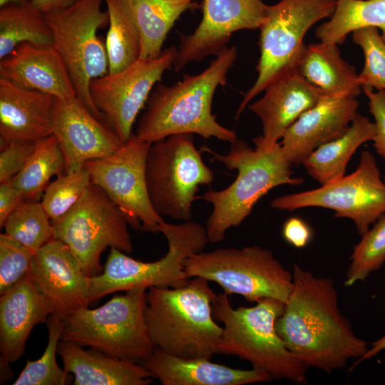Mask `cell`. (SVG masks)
I'll list each match as a JSON object with an SVG mask.
<instances>
[{
  "label": "cell",
  "mask_w": 385,
  "mask_h": 385,
  "mask_svg": "<svg viewBox=\"0 0 385 385\" xmlns=\"http://www.w3.org/2000/svg\"><path fill=\"white\" fill-rule=\"evenodd\" d=\"M293 287L275 324L287 349L307 368L332 373L360 360L368 343L354 332L339 307L332 279L294 264ZM353 365V366H354Z\"/></svg>",
  "instance_id": "1"
},
{
  "label": "cell",
  "mask_w": 385,
  "mask_h": 385,
  "mask_svg": "<svg viewBox=\"0 0 385 385\" xmlns=\"http://www.w3.org/2000/svg\"><path fill=\"white\" fill-rule=\"evenodd\" d=\"M237 57V48L227 47L200 73L185 74L182 81L170 86L158 83L138 119L135 134L151 144L179 133L235 140V132L219 123L212 114V102L217 88L227 83Z\"/></svg>",
  "instance_id": "2"
},
{
  "label": "cell",
  "mask_w": 385,
  "mask_h": 385,
  "mask_svg": "<svg viewBox=\"0 0 385 385\" xmlns=\"http://www.w3.org/2000/svg\"><path fill=\"white\" fill-rule=\"evenodd\" d=\"M217 297L200 277L180 287L148 288L145 317L155 347L186 359H210L217 354L223 327L212 317Z\"/></svg>",
  "instance_id": "3"
},
{
  "label": "cell",
  "mask_w": 385,
  "mask_h": 385,
  "mask_svg": "<svg viewBox=\"0 0 385 385\" xmlns=\"http://www.w3.org/2000/svg\"><path fill=\"white\" fill-rule=\"evenodd\" d=\"M201 150L210 153L227 170L237 171L235 180L227 188L208 190L201 196L212 206L205 225L208 240L212 243L222 241L229 229L241 225L257 202L270 190L303 183L302 178L292 176L291 165L279 143L270 149L259 145L253 149L237 138L230 143L227 154H219L205 146Z\"/></svg>",
  "instance_id": "4"
},
{
  "label": "cell",
  "mask_w": 385,
  "mask_h": 385,
  "mask_svg": "<svg viewBox=\"0 0 385 385\" xmlns=\"http://www.w3.org/2000/svg\"><path fill=\"white\" fill-rule=\"evenodd\" d=\"M227 296L218 294L212 304L214 314L223 324L217 354L236 356L272 379L307 383L308 369L287 349L276 330L284 302L265 298L252 307L233 308Z\"/></svg>",
  "instance_id": "5"
},
{
  "label": "cell",
  "mask_w": 385,
  "mask_h": 385,
  "mask_svg": "<svg viewBox=\"0 0 385 385\" xmlns=\"http://www.w3.org/2000/svg\"><path fill=\"white\" fill-rule=\"evenodd\" d=\"M146 297L147 289L139 287L97 308H78L61 318V340L140 364L155 349L145 321Z\"/></svg>",
  "instance_id": "6"
},
{
  "label": "cell",
  "mask_w": 385,
  "mask_h": 385,
  "mask_svg": "<svg viewBox=\"0 0 385 385\" xmlns=\"http://www.w3.org/2000/svg\"><path fill=\"white\" fill-rule=\"evenodd\" d=\"M168 242L166 254L154 262L133 259L111 248L103 272L89 277L91 302L109 294L151 287H177L190 279L185 262L191 255L203 251L209 242L205 227L188 220L179 224L164 221L160 228Z\"/></svg>",
  "instance_id": "7"
},
{
  "label": "cell",
  "mask_w": 385,
  "mask_h": 385,
  "mask_svg": "<svg viewBox=\"0 0 385 385\" xmlns=\"http://www.w3.org/2000/svg\"><path fill=\"white\" fill-rule=\"evenodd\" d=\"M185 272L189 278L214 282L227 295L239 294L250 302L273 298L285 303L293 287L292 272L271 250L257 245L194 254L186 260Z\"/></svg>",
  "instance_id": "8"
},
{
  "label": "cell",
  "mask_w": 385,
  "mask_h": 385,
  "mask_svg": "<svg viewBox=\"0 0 385 385\" xmlns=\"http://www.w3.org/2000/svg\"><path fill=\"white\" fill-rule=\"evenodd\" d=\"M336 5L337 0H281L267 5L266 16L259 28L257 77L244 93L236 119L272 81L295 68L305 46V34L317 22L330 18Z\"/></svg>",
  "instance_id": "9"
},
{
  "label": "cell",
  "mask_w": 385,
  "mask_h": 385,
  "mask_svg": "<svg viewBox=\"0 0 385 385\" xmlns=\"http://www.w3.org/2000/svg\"><path fill=\"white\" fill-rule=\"evenodd\" d=\"M193 135L174 134L152 143L146 160L147 186L155 210L161 216L182 222L192 220L200 186L214 180Z\"/></svg>",
  "instance_id": "10"
},
{
  "label": "cell",
  "mask_w": 385,
  "mask_h": 385,
  "mask_svg": "<svg viewBox=\"0 0 385 385\" xmlns=\"http://www.w3.org/2000/svg\"><path fill=\"white\" fill-rule=\"evenodd\" d=\"M103 3V0H79L45 16L53 44L66 65L76 96L96 117L104 121L89 91L93 79L108 73L106 44L97 34L109 24L108 12L102 9Z\"/></svg>",
  "instance_id": "11"
},
{
  "label": "cell",
  "mask_w": 385,
  "mask_h": 385,
  "mask_svg": "<svg viewBox=\"0 0 385 385\" xmlns=\"http://www.w3.org/2000/svg\"><path fill=\"white\" fill-rule=\"evenodd\" d=\"M127 218L96 185L91 183L79 202L53 222L54 238L63 242L89 277L101 274V256L107 248L133 251Z\"/></svg>",
  "instance_id": "12"
},
{
  "label": "cell",
  "mask_w": 385,
  "mask_h": 385,
  "mask_svg": "<svg viewBox=\"0 0 385 385\" xmlns=\"http://www.w3.org/2000/svg\"><path fill=\"white\" fill-rule=\"evenodd\" d=\"M271 206L287 211L308 207L330 209L336 217L351 220L361 236L385 214V183L374 155L364 150L352 173L314 190L277 197Z\"/></svg>",
  "instance_id": "13"
},
{
  "label": "cell",
  "mask_w": 385,
  "mask_h": 385,
  "mask_svg": "<svg viewBox=\"0 0 385 385\" xmlns=\"http://www.w3.org/2000/svg\"><path fill=\"white\" fill-rule=\"evenodd\" d=\"M151 143L133 133L111 155L86 162L91 183L118 206L135 229L160 232L165 221L155 210L148 193L145 166Z\"/></svg>",
  "instance_id": "14"
},
{
  "label": "cell",
  "mask_w": 385,
  "mask_h": 385,
  "mask_svg": "<svg viewBox=\"0 0 385 385\" xmlns=\"http://www.w3.org/2000/svg\"><path fill=\"white\" fill-rule=\"evenodd\" d=\"M177 53V47L170 46L156 58H140L118 73H107L91 82L89 91L94 106L123 144L133 133V125L153 89L174 66Z\"/></svg>",
  "instance_id": "15"
},
{
  "label": "cell",
  "mask_w": 385,
  "mask_h": 385,
  "mask_svg": "<svg viewBox=\"0 0 385 385\" xmlns=\"http://www.w3.org/2000/svg\"><path fill=\"white\" fill-rule=\"evenodd\" d=\"M267 8L262 0H202L198 26L192 34L180 36L175 71L208 56H217L227 48L235 32L259 29Z\"/></svg>",
  "instance_id": "16"
},
{
  "label": "cell",
  "mask_w": 385,
  "mask_h": 385,
  "mask_svg": "<svg viewBox=\"0 0 385 385\" xmlns=\"http://www.w3.org/2000/svg\"><path fill=\"white\" fill-rule=\"evenodd\" d=\"M53 134L65 161V173L77 170L90 160L107 157L123 145L116 133L76 97L56 98Z\"/></svg>",
  "instance_id": "17"
},
{
  "label": "cell",
  "mask_w": 385,
  "mask_h": 385,
  "mask_svg": "<svg viewBox=\"0 0 385 385\" xmlns=\"http://www.w3.org/2000/svg\"><path fill=\"white\" fill-rule=\"evenodd\" d=\"M29 275L52 314L62 318L91 302L89 277L69 248L57 239L34 254Z\"/></svg>",
  "instance_id": "18"
},
{
  "label": "cell",
  "mask_w": 385,
  "mask_h": 385,
  "mask_svg": "<svg viewBox=\"0 0 385 385\" xmlns=\"http://www.w3.org/2000/svg\"><path fill=\"white\" fill-rule=\"evenodd\" d=\"M248 108L262 123V134L254 138L253 143L267 149L278 143L286 130L323 96L295 68L278 76Z\"/></svg>",
  "instance_id": "19"
},
{
  "label": "cell",
  "mask_w": 385,
  "mask_h": 385,
  "mask_svg": "<svg viewBox=\"0 0 385 385\" xmlns=\"http://www.w3.org/2000/svg\"><path fill=\"white\" fill-rule=\"evenodd\" d=\"M353 97L323 95L286 130L279 142L287 161L302 164L317 148L343 135L358 113Z\"/></svg>",
  "instance_id": "20"
},
{
  "label": "cell",
  "mask_w": 385,
  "mask_h": 385,
  "mask_svg": "<svg viewBox=\"0 0 385 385\" xmlns=\"http://www.w3.org/2000/svg\"><path fill=\"white\" fill-rule=\"evenodd\" d=\"M0 78L58 99L77 97L66 65L53 44H19L0 60Z\"/></svg>",
  "instance_id": "21"
},
{
  "label": "cell",
  "mask_w": 385,
  "mask_h": 385,
  "mask_svg": "<svg viewBox=\"0 0 385 385\" xmlns=\"http://www.w3.org/2000/svg\"><path fill=\"white\" fill-rule=\"evenodd\" d=\"M55 100L50 94L26 89L0 78L1 148L51 135Z\"/></svg>",
  "instance_id": "22"
},
{
  "label": "cell",
  "mask_w": 385,
  "mask_h": 385,
  "mask_svg": "<svg viewBox=\"0 0 385 385\" xmlns=\"http://www.w3.org/2000/svg\"><path fill=\"white\" fill-rule=\"evenodd\" d=\"M0 296L1 357L13 363L24 354L34 327L46 322L52 310L29 273Z\"/></svg>",
  "instance_id": "23"
},
{
  "label": "cell",
  "mask_w": 385,
  "mask_h": 385,
  "mask_svg": "<svg viewBox=\"0 0 385 385\" xmlns=\"http://www.w3.org/2000/svg\"><path fill=\"white\" fill-rule=\"evenodd\" d=\"M140 364L163 385H245L272 379L255 368L239 369L209 359L182 358L156 347Z\"/></svg>",
  "instance_id": "24"
},
{
  "label": "cell",
  "mask_w": 385,
  "mask_h": 385,
  "mask_svg": "<svg viewBox=\"0 0 385 385\" xmlns=\"http://www.w3.org/2000/svg\"><path fill=\"white\" fill-rule=\"evenodd\" d=\"M77 344L61 340L58 354L75 385H148L153 375L140 364L115 359Z\"/></svg>",
  "instance_id": "25"
},
{
  "label": "cell",
  "mask_w": 385,
  "mask_h": 385,
  "mask_svg": "<svg viewBox=\"0 0 385 385\" xmlns=\"http://www.w3.org/2000/svg\"><path fill=\"white\" fill-rule=\"evenodd\" d=\"M295 69L325 96L356 98L362 89L355 68L342 58L335 43L305 45Z\"/></svg>",
  "instance_id": "26"
},
{
  "label": "cell",
  "mask_w": 385,
  "mask_h": 385,
  "mask_svg": "<svg viewBox=\"0 0 385 385\" xmlns=\"http://www.w3.org/2000/svg\"><path fill=\"white\" fill-rule=\"evenodd\" d=\"M374 122L357 113L346 131L314 150L302 163L307 173L320 185L345 175L346 166L356 150L364 143L373 141Z\"/></svg>",
  "instance_id": "27"
},
{
  "label": "cell",
  "mask_w": 385,
  "mask_h": 385,
  "mask_svg": "<svg viewBox=\"0 0 385 385\" xmlns=\"http://www.w3.org/2000/svg\"><path fill=\"white\" fill-rule=\"evenodd\" d=\"M136 25L140 58H154L163 51L168 34L195 0H123Z\"/></svg>",
  "instance_id": "28"
},
{
  "label": "cell",
  "mask_w": 385,
  "mask_h": 385,
  "mask_svg": "<svg viewBox=\"0 0 385 385\" xmlns=\"http://www.w3.org/2000/svg\"><path fill=\"white\" fill-rule=\"evenodd\" d=\"M366 27L377 28L385 41V0H337L333 14L318 26L316 36L338 45L349 34Z\"/></svg>",
  "instance_id": "29"
},
{
  "label": "cell",
  "mask_w": 385,
  "mask_h": 385,
  "mask_svg": "<svg viewBox=\"0 0 385 385\" xmlns=\"http://www.w3.org/2000/svg\"><path fill=\"white\" fill-rule=\"evenodd\" d=\"M53 44V36L44 14L30 4L0 8V60L19 44Z\"/></svg>",
  "instance_id": "30"
},
{
  "label": "cell",
  "mask_w": 385,
  "mask_h": 385,
  "mask_svg": "<svg viewBox=\"0 0 385 385\" xmlns=\"http://www.w3.org/2000/svg\"><path fill=\"white\" fill-rule=\"evenodd\" d=\"M109 15L105 42L108 73H118L140 58V40L133 16L123 0H103Z\"/></svg>",
  "instance_id": "31"
},
{
  "label": "cell",
  "mask_w": 385,
  "mask_h": 385,
  "mask_svg": "<svg viewBox=\"0 0 385 385\" xmlns=\"http://www.w3.org/2000/svg\"><path fill=\"white\" fill-rule=\"evenodd\" d=\"M65 172L63 155L53 135L38 140L21 171L11 181L26 200H36L55 175Z\"/></svg>",
  "instance_id": "32"
},
{
  "label": "cell",
  "mask_w": 385,
  "mask_h": 385,
  "mask_svg": "<svg viewBox=\"0 0 385 385\" xmlns=\"http://www.w3.org/2000/svg\"><path fill=\"white\" fill-rule=\"evenodd\" d=\"M5 233L34 254L54 238L53 225L41 202L25 200L7 217Z\"/></svg>",
  "instance_id": "33"
},
{
  "label": "cell",
  "mask_w": 385,
  "mask_h": 385,
  "mask_svg": "<svg viewBox=\"0 0 385 385\" xmlns=\"http://www.w3.org/2000/svg\"><path fill=\"white\" fill-rule=\"evenodd\" d=\"M48 343L37 360H27L14 385H65L71 381L70 374L56 361L58 345L62 332L61 317L51 314L47 322Z\"/></svg>",
  "instance_id": "34"
},
{
  "label": "cell",
  "mask_w": 385,
  "mask_h": 385,
  "mask_svg": "<svg viewBox=\"0 0 385 385\" xmlns=\"http://www.w3.org/2000/svg\"><path fill=\"white\" fill-rule=\"evenodd\" d=\"M351 262L346 274L344 285L351 287L364 281L385 262V214L361 235L354 246Z\"/></svg>",
  "instance_id": "35"
},
{
  "label": "cell",
  "mask_w": 385,
  "mask_h": 385,
  "mask_svg": "<svg viewBox=\"0 0 385 385\" xmlns=\"http://www.w3.org/2000/svg\"><path fill=\"white\" fill-rule=\"evenodd\" d=\"M91 175L83 167L70 173H63L50 183L41 202L52 223L68 213L82 198L91 184Z\"/></svg>",
  "instance_id": "36"
},
{
  "label": "cell",
  "mask_w": 385,
  "mask_h": 385,
  "mask_svg": "<svg viewBox=\"0 0 385 385\" xmlns=\"http://www.w3.org/2000/svg\"><path fill=\"white\" fill-rule=\"evenodd\" d=\"M352 40L362 50L364 63L359 73L362 88L385 91V41L379 30L366 27L352 32Z\"/></svg>",
  "instance_id": "37"
},
{
  "label": "cell",
  "mask_w": 385,
  "mask_h": 385,
  "mask_svg": "<svg viewBox=\"0 0 385 385\" xmlns=\"http://www.w3.org/2000/svg\"><path fill=\"white\" fill-rule=\"evenodd\" d=\"M34 255L7 234L0 235V295L29 273Z\"/></svg>",
  "instance_id": "38"
},
{
  "label": "cell",
  "mask_w": 385,
  "mask_h": 385,
  "mask_svg": "<svg viewBox=\"0 0 385 385\" xmlns=\"http://www.w3.org/2000/svg\"><path fill=\"white\" fill-rule=\"evenodd\" d=\"M38 141H19L1 148L0 183L11 181L24 168Z\"/></svg>",
  "instance_id": "39"
},
{
  "label": "cell",
  "mask_w": 385,
  "mask_h": 385,
  "mask_svg": "<svg viewBox=\"0 0 385 385\" xmlns=\"http://www.w3.org/2000/svg\"><path fill=\"white\" fill-rule=\"evenodd\" d=\"M362 90L368 98L369 110L376 128L373 145L377 154L385 158V91H374L369 88Z\"/></svg>",
  "instance_id": "40"
},
{
  "label": "cell",
  "mask_w": 385,
  "mask_h": 385,
  "mask_svg": "<svg viewBox=\"0 0 385 385\" xmlns=\"http://www.w3.org/2000/svg\"><path fill=\"white\" fill-rule=\"evenodd\" d=\"M282 236L289 245L297 248H302L311 241L312 231L308 223L303 219L292 217L283 225Z\"/></svg>",
  "instance_id": "41"
},
{
  "label": "cell",
  "mask_w": 385,
  "mask_h": 385,
  "mask_svg": "<svg viewBox=\"0 0 385 385\" xmlns=\"http://www.w3.org/2000/svg\"><path fill=\"white\" fill-rule=\"evenodd\" d=\"M26 199L12 181L0 185V226L4 227L9 215Z\"/></svg>",
  "instance_id": "42"
},
{
  "label": "cell",
  "mask_w": 385,
  "mask_h": 385,
  "mask_svg": "<svg viewBox=\"0 0 385 385\" xmlns=\"http://www.w3.org/2000/svg\"><path fill=\"white\" fill-rule=\"evenodd\" d=\"M78 1L79 0H31L30 4L45 15L54 11L66 9Z\"/></svg>",
  "instance_id": "43"
},
{
  "label": "cell",
  "mask_w": 385,
  "mask_h": 385,
  "mask_svg": "<svg viewBox=\"0 0 385 385\" xmlns=\"http://www.w3.org/2000/svg\"><path fill=\"white\" fill-rule=\"evenodd\" d=\"M384 309H385V304H384ZM385 349V334L378 339L377 340L373 342L371 344L370 348L369 347L368 351L366 353L362 356V358L359 360L354 366H351V369H353L355 366H356L358 364L361 363V361L364 360L369 359L376 355H377L379 352Z\"/></svg>",
  "instance_id": "44"
},
{
  "label": "cell",
  "mask_w": 385,
  "mask_h": 385,
  "mask_svg": "<svg viewBox=\"0 0 385 385\" xmlns=\"http://www.w3.org/2000/svg\"><path fill=\"white\" fill-rule=\"evenodd\" d=\"M1 384L5 383L11 378V369L8 361L1 357Z\"/></svg>",
  "instance_id": "45"
},
{
  "label": "cell",
  "mask_w": 385,
  "mask_h": 385,
  "mask_svg": "<svg viewBox=\"0 0 385 385\" xmlns=\"http://www.w3.org/2000/svg\"><path fill=\"white\" fill-rule=\"evenodd\" d=\"M31 0H0V8L9 4H27Z\"/></svg>",
  "instance_id": "46"
}]
</instances>
